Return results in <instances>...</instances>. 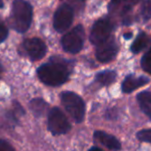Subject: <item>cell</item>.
I'll list each match as a JSON object with an SVG mask.
<instances>
[{"label": "cell", "mask_w": 151, "mask_h": 151, "mask_svg": "<svg viewBox=\"0 0 151 151\" xmlns=\"http://www.w3.org/2000/svg\"><path fill=\"white\" fill-rule=\"evenodd\" d=\"M136 136L142 142L151 143V129L142 130L136 134Z\"/></svg>", "instance_id": "ac0fdd59"}, {"label": "cell", "mask_w": 151, "mask_h": 151, "mask_svg": "<svg viewBox=\"0 0 151 151\" xmlns=\"http://www.w3.org/2000/svg\"><path fill=\"white\" fill-rule=\"evenodd\" d=\"M37 75L44 84L56 87L62 85L68 80L69 71L62 63L50 62L40 66L37 70Z\"/></svg>", "instance_id": "6da1fadb"}, {"label": "cell", "mask_w": 151, "mask_h": 151, "mask_svg": "<svg viewBox=\"0 0 151 151\" xmlns=\"http://www.w3.org/2000/svg\"><path fill=\"white\" fill-rule=\"evenodd\" d=\"M116 77L117 74L114 71L106 70L97 73V75L96 76V81L103 86H108L115 81Z\"/></svg>", "instance_id": "4fadbf2b"}, {"label": "cell", "mask_w": 151, "mask_h": 151, "mask_svg": "<svg viewBox=\"0 0 151 151\" xmlns=\"http://www.w3.org/2000/svg\"><path fill=\"white\" fill-rule=\"evenodd\" d=\"M148 43H149L148 35L145 33H141L133 42L131 46V50L134 53H138L141 50H142L148 45Z\"/></svg>", "instance_id": "5bb4252c"}, {"label": "cell", "mask_w": 151, "mask_h": 151, "mask_svg": "<svg viewBox=\"0 0 151 151\" xmlns=\"http://www.w3.org/2000/svg\"><path fill=\"white\" fill-rule=\"evenodd\" d=\"M46 105L47 104L42 99H35V100H32L30 104V108H31V111L34 112V114L41 115L45 110Z\"/></svg>", "instance_id": "9a60e30c"}, {"label": "cell", "mask_w": 151, "mask_h": 151, "mask_svg": "<svg viewBox=\"0 0 151 151\" xmlns=\"http://www.w3.org/2000/svg\"><path fill=\"white\" fill-rule=\"evenodd\" d=\"M94 137L97 142H99L101 144H103L109 150L117 151L119 150L121 148L120 142L117 140L116 137H114L109 134H106L104 132L96 131L94 134Z\"/></svg>", "instance_id": "8fae6325"}, {"label": "cell", "mask_w": 151, "mask_h": 151, "mask_svg": "<svg viewBox=\"0 0 151 151\" xmlns=\"http://www.w3.org/2000/svg\"><path fill=\"white\" fill-rule=\"evenodd\" d=\"M8 35V30L5 25L0 20V42H3Z\"/></svg>", "instance_id": "d6986e66"}, {"label": "cell", "mask_w": 151, "mask_h": 151, "mask_svg": "<svg viewBox=\"0 0 151 151\" xmlns=\"http://www.w3.org/2000/svg\"><path fill=\"white\" fill-rule=\"evenodd\" d=\"M142 67L145 72L151 74V49L142 57Z\"/></svg>", "instance_id": "e0dca14e"}, {"label": "cell", "mask_w": 151, "mask_h": 151, "mask_svg": "<svg viewBox=\"0 0 151 151\" xmlns=\"http://www.w3.org/2000/svg\"><path fill=\"white\" fill-rule=\"evenodd\" d=\"M124 36H125L126 39H130L132 37V34L131 33L130 34H126V35H124Z\"/></svg>", "instance_id": "7402d4cb"}, {"label": "cell", "mask_w": 151, "mask_h": 151, "mask_svg": "<svg viewBox=\"0 0 151 151\" xmlns=\"http://www.w3.org/2000/svg\"><path fill=\"white\" fill-rule=\"evenodd\" d=\"M84 38V28L81 25H78L63 36L61 40L63 49L69 53H78L83 47Z\"/></svg>", "instance_id": "277c9868"}, {"label": "cell", "mask_w": 151, "mask_h": 151, "mask_svg": "<svg viewBox=\"0 0 151 151\" xmlns=\"http://www.w3.org/2000/svg\"><path fill=\"white\" fill-rule=\"evenodd\" d=\"M48 128L54 135L65 134L69 132L71 125L59 108H52L48 116Z\"/></svg>", "instance_id": "5b68a950"}, {"label": "cell", "mask_w": 151, "mask_h": 151, "mask_svg": "<svg viewBox=\"0 0 151 151\" xmlns=\"http://www.w3.org/2000/svg\"><path fill=\"white\" fill-rule=\"evenodd\" d=\"M61 101L70 116L77 123H81L85 115V104L82 98L73 92L66 91L61 94Z\"/></svg>", "instance_id": "3957f363"}, {"label": "cell", "mask_w": 151, "mask_h": 151, "mask_svg": "<svg viewBox=\"0 0 151 151\" xmlns=\"http://www.w3.org/2000/svg\"><path fill=\"white\" fill-rule=\"evenodd\" d=\"M23 45L28 57L34 61L42 59L45 56L47 51L45 43L39 38L34 37L27 39L25 40Z\"/></svg>", "instance_id": "9c48e42d"}, {"label": "cell", "mask_w": 151, "mask_h": 151, "mask_svg": "<svg viewBox=\"0 0 151 151\" xmlns=\"http://www.w3.org/2000/svg\"><path fill=\"white\" fill-rule=\"evenodd\" d=\"M1 73H2V66L0 65V77H1Z\"/></svg>", "instance_id": "d4e9b609"}, {"label": "cell", "mask_w": 151, "mask_h": 151, "mask_svg": "<svg viewBox=\"0 0 151 151\" xmlns=\"http://www.w3.org/2000/svg\"><path fill=\"white\" fill-rule=\"evenodd\" d=\"M112 26L111 22L107 19H99L97 20L91 30L90 33V42L95 45H99L100 43L106 41L111 33Z\"/></svg>", "instance_id": "52a82bcc"}, {"label": "cell", "mask_w": 151, "mask_h": 151, "mask_svg": "<svg viewBox=\"0 0 151 151\" xmlns=\"http://www.w3.org/2000/svg\"><path fill=\"white\" fill-rule=\"evenodd\" d=\"M73 19V8L69 4H64L61 6H59L55 12L54 21H53L54 28L58 32L62 33L65 31L72 25Z\"/></svg>", "instance_id": "8992f818"}, {"label": "cell", "mask_w": 151, "mask_h": 151, "mask_svg": "<svg viewBox=\"0 0 151 151\" xmlns=\"http://www.w3.org/2000/svg\"><path fill=\"white\" fill-rule=\"evenodd\" d=\"M4 6V2H3V0H0V8H2Z\"/></svg>", "instance_id": "603a6c76"}, {"label": "cell", "mask_w": 151, "mask_h": 151, "mask_svg": "<svg viewBox=\"0 0 151 151\" xmlns=\"http://www.w3.org/2000/svg\"><path fill=\"white\" fill-rule=\"evenodd\" d=\"M112 1H113V3H119L122 0H112Z\"/></svg>", "instance_id": "cb8c5ba5"}, {"label": "cell", "mask_w": 151, "mask_h": 151, "mask_svg": "<svg viewBox=\"0 0 151 151\" xmlns=\"http://www.w3.org/2000/svg\"><path fill=\"white\" fill-rule=\"evenodd\" d=\"M33 18V9L29 3L25 0H15L12 9V26L19 32H26L31 24Z\"/></svg>", "instance_id": "7a4b0ae2"}, {"label": "cell", "mask_w": 151, "mask_h": 151, "mask_svg": "<svg viewBox=\"0 0 151 151\" xmlns=\"http://www.w3.org/2000/svg\"><path fill=\"white\" fill-rule=\"evenodd\" d=\"M0 151H15L11 144L4 141H0Z\"/></svg>", "instance_id": "ffe728a7"}, {"label": "cell", "mask_w": 151, "mask_h": 151, "mask_svg": "<svg viewBox=\"0 0 151 151\" xmlns=\"http://www.w3.org/2000/svg\"><path fill=\"white\" fill-rule=\"evenodd\" d=\"M89 151H103L101 149H99V148H96V147H94V148H92V149H90Z\"/></svg>", "instance_id": "44dd1931"}, {"label": "cell", "mask_w": 151, "mask_h": 151, "mask_svg": "<svg viewBox=\"0 0 151 151\" xmlns=\"http://www.w3.org/2000/svg\"><path fill=\"white\" fill-rule=\"evenodd\" d=\"M141 12L143 20L146 22L151 18V0H143L142 8H141Z\"/></svg>", "instance_id": "2e32d148"}, {"label": "cell", "mask_w": 151, "mask_h": 151, "mask_svg": "<svg viewBox=\"0 0 151 151\" xmlns=\"http://www.w3.org/2000/svg\"><path fill=\"white\" fill-rule=\"evenodd\" d=\"M150 79L144 76L136 77L134 75H128L122 83V90L125 93H131L149 83Z\"/></svg>", "instance_id": "30bf717a"}, {"label": "cell", "mask_w": 151, "mask_h": 151, "mask_svg": "<svg viewBox=\"0 0 151 151\" xmlns=\"http://www.w3.org/2000/svg\"><path fill=\"white\" fill-rule=\"evenodd\" d=\"M119 46L114 37L110 36L106 41L97 45L96 58L102 63H108L117 56Z\"/></svg>", "instance_id": "ba28073f"}, {"label": "cell", "mask_w": 151, "mask_h": 151, "mask_svg": "<svg viewBox=\"0 0 151 151\" xmlns=\"http://www.w3.org/2000/svg\"><path fill=\"white\" fill-rule=\"evenodd\" d=\"M137 100L142 111L151 119V92L144 91L140 93L137 96Z\"/></svg>", "instance_id": "7c38bea8"}]
</instances>
